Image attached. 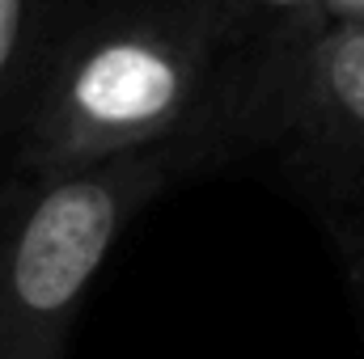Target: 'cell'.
I'll list each match as a JSON object with an SVG mask.
<instances>
[{
    "label": "cell",
    "mask_w": 364,
    "mask_h": 359,
    "mask_svg": "<svg viewBox=\"0 0 364 359\" xmlns=\"http://www.w3.org/2000/svg\"><path fill=\"white\" fill-rule=\"evenodd\" d=\"M77 0H0V136L13 131L30 81Z\"/></svg>",
    "instance_id": "4"
},
{
    "label": "cell",
    "mask_w": 364,
    "mask_h": 359,
    "mask_svg": "<svg viewBox=\"0 0 364 359\" xmlns=\"http://www.w3.org/2000/svg\"><path fill=\"white\" fill-rule=\"evenodd\" d=\"M212 123L64 174L0 190V359H64L73 317L123 228L178 178L220 165Z\"/></svg>",
    "instance_id": "2"
},
{
    "label": "cell",
    "mask_w": 364,
    "mask_h": 359,
    "mask_svg": "<svg viewBox=\"0 0 364 359\" xmlns=\"http://www.w3.org/2000/svg\"><path fill=\"white\" fill-rule=\"evenodd\" d=\"M220 153L267 148L326 207L364 211V21L242 47L212 101Z\"/></svg>",
    "instance_id": "3"
},
{
    "label": "cell",
    "mask_w": 364,
    "mask_h": 359,
    "mask_svg": "<svg viewBox=\"0 0 364 359\" xmlns=\"http://www.w3.org/2000/svg\"><path fill=\"white\" fill-rule=\"evenodd\" d=\"M326 233L343 263L348 287L356 296V309L364 321V211L360 207H326Z\"/></svg>",
    "instance_id": "6"
},
{
    "label": "cell",
    "mask_w": 364,
    "mask_h": 359,
    "mask_svg": "<svg viewBox=\"0 0 364 359\" xmlns=\"http://www.w3.org/2000/svg\"><path fill=\"white\" fill-rule=\"evenodd\" d=\"M331 21H364V0H322Z\"/></svg>",
    "instance_id": "7"
},
{
    "label": "cell",
    "mask_w": 364,
    "mask_h": 359,
    "mask_svg": "<svg viewBox=\"0 0 364 359\" xmlns=\"http://www.w3.org/2000/svg\"><path fill=\"white\" fill-rule=\"evenodd\" d=\"M242 51L220 0H77L13 123V174H64L199 127Z\"/></svg>",
    "instance_id": "1"
},
{
    "label": "cell",
    "mask_w": 364,
    "mask_h": 359,
    "mask_svg": "<svg viewBox=\"0 0 364 359\" xmlns=\"http://www.w3.org/2000/svg\"><path fill=\"white\" fill-rule=\"evenodd\" d=\"M220 9L237 26L242 47L292 43L331 21L322 0H220Z\"/></svg>",
    "instance_id": "5"
}]
</instances>
